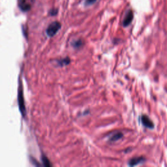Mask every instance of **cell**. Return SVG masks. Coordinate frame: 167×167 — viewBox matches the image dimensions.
<instances>
[{
  "label": "cell",
  "mask_w": 167,
  "mask_h": 167,
  "mask_svg": "<svg viewBox=\"0 0 167 167\" xmlns=\"http://www.w3.org/2000/svg\"><path fill=\"white\" fill-rule=\"evenodd\" d=\"M123 137V133L122 132H116L110 136L109 140L110 142H116Z\"/></svg>",
  "instance_id": "obj_7"
},
{
  "label": "cell",
  "mask_w": 167,
  "mask_h": 167,
  "mask_svg": "<svg viewBox=\"0 0 167 167\" xmlns=\"http://www.w3.org/2000/svg\"><path fill=\"white\" fill-rule=\"evenodd\" d=\"M141 119V123L143 125V126L145 127L148 129H153L155 127V124L151 119L150 118V117L147 116L146 114L142 115V116L140 117Z\"/></svg>",
  "instance_id": "obj_2"
},
{
  "label": "cell",
  "mask_w": 167,
  "mask_h": 167,
  "mask_svg": "<svg viewBox=\"0 0 167 167\" xmlns=\"http://www.w3.org/2000/svg\"><path fill=\"white\" fill-rule=\"evenodd\" d=\"M146 161V158L142 156L137 157H134L131 159L129 160L128 165L129 166H135L136 165H138L139 164L144 163Z\"/></svg>",
  "instance_id": "obj_5"
},
{
  "label": "cell",
  "mask_w": 167,
  "mask_h": 167,
  "mask_svg": "<svg viewBox=\"0 0 167 167\" xmlns=\"http://www.w3.org/2000/svg\"><path fill=\"white\" fill-rule=\"evenodd\" d=\"M43 163H44V164L45 166H51V164L50 163V162H49V161L48 159H46V157H43Z\"/></svg>",
  "instance_id": "obj_9"
},
{
  "label": "cell",
  "mask_w": 167,
  "mask_h": 167,
  "mask_svg": "<svg viewBox=\"0 0 167 167\" xmlns=\"http://www.w3.org/2000/svg\"><path fill=\"white\" fill-rule=\"evenodd\" d=\"M97 1V0H86L84 4H85L86 6H89V5H93V3H95Z\"/></svg>",
  "instance_id": "obj_8"
},
{
  "label": "cell",
  "mask_w": 167,
  "mask_h": 167,
  "mask_svg": "<svg viewBox=\"0 0 167 167\" xmlns=\"http://www.w3.org/2000/svg\"><path fill=\"white\" fill-rule=\"evenodd\" d=\"M19 7L22 11L26 12L31 9V5L29 3L28 0H19Z\"/></svg>",
  "instance_id": "obj_6"
},
{
  "label": "cell",
  "mask_w": 167,
  "mask_h": 167,
  "mask_svg": "<svg viewBox=\"0 0 167 167\" xmlns=\"http://www.w3.org/2000/svg\"><path fill=\"white\" fill-rule=\"evenodd\" d=\"M134 18V14L132 10L129 9L127 12L126 15L125 16V18L123 21V25L124 27H128L131 24V22Z\"/></svg>",
  "instance_id": "obj_3"
},
{
  "label": "cell",
  "mask_w": 167,
  "mask_h": 167,
  "mask_svg": "<svg viewBox=\"0 0 167 167\" xmlns=\"http://www.w3.org/2000/svg\"><path fill=\"white\" fill-rule=\"evenodd\" d=\"M61 28V23L59 22H54L51 23L46 30V34L48 37H53Z\"/></svg>",
  "instance_id": "obj_1"
},
{
  "label": "cell",
  "mask_w": 167,
  "mask_h": 167,
  "mask_svg": "<svg viewBox=\"0 0 167 167\" xmlns=\"http://www.w3.org/2000/svg\"><path fill=\"white\" fill-rule=\"evenodd\" d=\"M19 93H18V103H19V107L20 110L23 116H25V108L24 105V101H23V93H22V86H20L19 88Z\"/></svg>",
  "instance_id": "obj_4"
},
{
  "label": "cell",
  "mask_w": 167,
  "mask_h": 167,
  "mask_svg": "<svg viewBox=\"0 0 167 167\" xmlns=\"http://www.w3.org/2000/svg\"><path fill=\"white\" fill-rule=\"evenodd\" d=\"M57 13H58L57 9H52V10L50 11V14L51 15H56V14H57Z\"/></svg>",
  "instance_id": "obj_10"
}]
</instances>
